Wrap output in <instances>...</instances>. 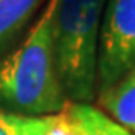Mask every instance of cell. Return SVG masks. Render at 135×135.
<instances>
[{
  "instance_id": "cell-2",
  "label": "cell",
  "mask_w": 135,
  "mask_h": 135,
  "mask_svg": "<svg viewBox=\"0 0 135 135\" xmlns=\"http://www.w3.org/2000/svg\"><path fill=\"white\" fill-rule=\"evenodd\" d=\"M108 0H57L55 54L64 91L72 103H90L98 88L99 34Z\"/></svg>"
},
{
  "instance_id": "cell-3",
  "label": "cell",
  "mask_w": 135,
  "mask_h": 135,
  "mask_svg": "<svg viewBox=\"0 0 135 135\" xmlns=\"http://www.w3.org/2000/svg\"><path fill=\"white\" fill-rule=\"evenodd\" d=\"M135 65V0H108L98 52V94Z\"/></svg>"
},
{
  "instance_id": "cell-4",
  "label": "cell",
  "mask_w": 135,
  "mask_h": 135,
  "mask_svg": "<svg viewBox=\"0 0 135 135\" xmlns=\"http://www.w3.org/2000/svg\"><path fill=\"white\" fill-rule=\"evenodd\" d=\"M98 96L106 112L135 135V65L112 88Z\"/></svg>"
},
{
  "instance_id": "cell-6",
  "label": "cell",
  "mask_w": 135,
  "mask_h": 135,
  "mask_svg": "<svg viewBox=\"0 0 135 135\" xmlns=\"http://www.w3.org/2000/svg\"><path fill=\"white\" fill-rule=\"evenodd\" d=\"M42 0H0V49L20 33Z\"/></svg>"
},
{
  "instance_id": "cell-5",
  "label": "cell",
  "mask_w": 135,
  "mask_h": 135,
  "mask_svg": "<svg viewBox=\"0 0 135 135\" xmlns=\"http://www.w3.org/2000/svg\"><path fill=\"white\" fill-rule=\"evenodd\" d=\"M65 112L73 125L75 135H133L127 127L88 103L70 101Z\"/></svg>"
},
{
  "instance_id": "cell-7",
  "label": "cell",
  "mask_w": 135,
  "mask_h": 135,
  "mask_svg": "<svg viewBox=\"0 0 135 135\" xmlns=\"http://www.w3.org/2000/svg\"><path fill=\"white\" fill-rule=\"evenodd\" d=\"M51 115H23L0 111V135H49Z\"/></svg>"
},
{
  "instance_id": "cell-1",
  "label": "cell",
  "mask_w": 135,
  "mask_h": 135,
  "mask_svg": "<svg viewBox=\"0 0 135 135\" xmlns=\"http://www.w3.org/2000/svg\"><path fill=\"white\" fill-rule=\"evenodd\" d=\"M55 5L57 0H47L25 41L0 60V103L16 114L52 115L70 103L57 65Z\"/></svg>"
}]
</instances>
